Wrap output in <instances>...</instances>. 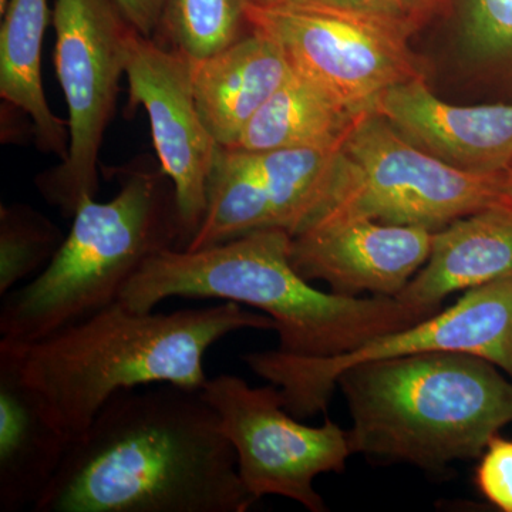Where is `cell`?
I'll list each match as a JSON object with an SVG mask.
<instances>
[{
    "label": "cell",
    "instance_id": "d4e9b609",
    "mask_svg": "<svg viewBox=\"0 0 512 512\" xmlns=\"http://www.w3.org/2000/svg\"><path fill=\"white\" fill-rule=\"evenodd\" d=\"M127 22L143 36L154 37L164 0H113Z\"/></svg>",
    "mask_w": 512,
    "mask_h": 512
},
{
    "label": "cell",
    "instance_id": "2e32d148",
    "mask_svg": "<svg viewBox=\"0 0 512 512\" xmlns=\"http://www.w3.org/2000/svg\"><path fill=\"white\" fill-rule=\"evenodd\" d=\"M69 444L36 390L0 353V511L33 507L62 466Z\"/></svg>",
    "mask_w": 512,
    "mask_h": 512
},
{
    "label": "cell",
    "instance_id": "52a82bcc",
    "mask_svg": "<svg viewBox=\"0 0 512 512\" xmlns=\"http://www.w3.org/2000/svg\"><path fill=\"white\" fill-rule=\"evenodd\" d=\"M247 19L284 49L293 69L356 116L376 110L393 87L427 79L413 33L399 23L322 0L248 2Z\"/></svg>",
    "mask_w": 512,
    "mask_h": 512
},
{
    "label": "cell",
    "instance_id": "4316f807",
    "mask_svg": "<svg viewBox=\"0 0 512 512\" xmlns=\"http://www.w3.org/2000/svg\"><path fill=\"white\" fill-rule=\"evenodd\" d=\"M6 5H8V0H0V15L5 12Z\"/></svg>",
    "mask_w": 512,
    "mask_h": 512
},
{
    "label": "cell",
    "instance_id": "8fae6325",
    "mask_svg": "<svg viewBox=\"0 0 512 512\" xmlns=\"http://www.w3.org/2000/svg\"><path fill=\"white\" fill-rule=\"evenodd\" d=\"M126 77L130 100L146 110L161 171L173 185L185 249L204 220L220 146L198 111L190 60L136 30L128 42Z\"/></svg>",
    "mask_w": 512,
    "mask_h": 512
},
{
    "label": "cell",
    "instance_id": "83f0119b",
    "mask_svg": "<svg viewBox=\"0 0 512 512\" xmlns=\"http://www.w3.org/2000/svg\"><path fill=\"white\" fill-rule=\"evenodd\" d=\"M251 2H256V3H269V2H276V0H251Z\"/></svg>",
    "mask_w": 512,
    "mask_h": 512
},
{
    "label": "cell",
    "instance_id": "ffe728a7",
    "mask_svg": "<svg viewBox=\"0 0 512 512\" xmlns=\"http://www.w3.org/2000/svg\"><path fill=\"white\" fill-rule=\"evenodd\" d=\"M340 148L249 151L271 202L274 228L293 237L322 210Z\"/></svg>",
    "mask_w": 512,
    "mask_h": 512
},
{
    "label": "cell",
    "instance_id": "e0dca14e",
    "mask_svg": "<svg viewBox=\"0 0 512 512\" xmlns=\"http://www.w3.org/2000/svg\"><path fill=\"white\" fill-rule=\"evenodd\" d=\"M49 0H8L0 28V97L32 121L37 147L63 163L69 154V123L57 119L42 80Z\"/></svg>",
    "mask_w": 512,
    "mask_h": 512
},
{
    "label": "cell",
    "instance_id": "9c48e42d",
    "mask_svg": "<svg viewBox=\"0 0 512 512\" xmlns=\"http://www.w3.org/2000/svg\"><path fill=\"white\" fill-rule=\"evenodd\" d=\"M430 352L470 353L490 360L512 380V274L464 292L453 306L332 359H291L274 350L249 353V369L278 387L296 419L326 413L338 377L372 360Z\"/></svg>",
    "mask_w": 512,
    "mask_h": 512
},
{
    "label": "cell",
    "instance_id": "484cf974",
    "mask_svg": "<svg viewBox=\"0 0 512 512\" xmlns=\"http://www.w3.org/2000/svg\"><path fill=\"white\" fill-rule=\"evenodd\" d=\"M505 191H507V200L512 207V167L507 171V181H505Z\"/></svg>",
    "mask_w": 512,
    "mask_h": 512
},
{
    "label": "cell",
    "instance_id": "8992f818",
    "mask_svg": "<svg viewBox=\"0 0 512 512\" xmlns=\"http://www.w3.org/2000/svg\"><path fill=\"white\" fill-rule=\"evenodd\" d=\"M505 181L507 173H470L446 163L376 110L367 111L340 148L328 200L316 217L342 212L436 232L474 212L510 205Z\"/></svg>",
    "mask_w": 512,
    "mask_h": 512
},
{
    "label": "cell",
    "instance_id": "30bf717a",
    "mask_svg": "<svg viewBox=\"0 0 512 512\" xmlns=\"http://www.w3.org/2000/svg\"><path fill=\"white\" fill-rule=\"evenodd\" d=\"M201 392L220 417L237 454L239 478L255 501L278 495L311 512L328 511L315 480L346 470L353 456L348 430L329 417L319 427L301 423L285 409L274 384L252 387L239 376L220 375Z\"/></svg>",
    "mask_w": 512,
    "mask_h": 512
},
{
    "label": "cell",
    "instance_id": "44dd1931",
    "mask_svg": "<svg viewBox=\"0 0 512 512\" xmlns=\"http://www.w3.org/2000/svg\"><path fill=\"white\" fill-rule=\"evenodd\" d=\"M251 0H164L158 42L190 62H200L234 45L249 32Z\"/></svg>",
    "mask_w": 512,
    "mask_h": 512
},
{
    "label": "cell",
    "instance_id": "7402d4cb",
    "mask_svg": "<svg viewBox=\"0 0 512 512\" xmlns=\"http://www.w3.org/2000/svg\"><path fill=\"white\" fill-rule=\"evenodd\" d=\"M66 235L42 212L26 204L0 208V296L45 269Z\"/></svg>",
    "mask_w": 512,
    "mask_h": 512
},
{
    "label": "cell",
    "instance_id": "277c9868",
    "mask_svg": "<svg viewBox=\"0 0 512 512\" xmlns=\"http://www.w3.org/2000/svg\"><path fill=\"white\" fill-rule=\"evenodd\" d=\"M353 454L441 473L478 460L512 423V380L484 357L430 352L359 363L338 377Z\"/></svg>",
    "mask_w": 512,
    "mask_h": 512
},
{
    "label": "cell",
    "instance_id": "4fadbf2b",
    "mask_svg": "<svg viewBox=\"0 0 512 512\" xmlns=\"http://www.w3.org/2000/svg\"><path fill=\"white\" fill-rule=\"evenodd\" d=\"M376 111L414 144L461 170L503 174L512 167V103H447L427 79H417L384 93Z\"/></svg>",
    "mask_w": 512,
    "mask_h": 512
},
{
    "label": "cell",
    "instance_id": "d6986e66",
    "mask_svg": "<svg viewBox=\"0 0 512 512\" xmlns=\"http://www.w3.org/2000/svg\"><path fill=\"white\" fill-rule=\"evenodd\" d=\"M440 16L468 82L512 103V0H439L431 20Z\"/></svg>",
    "mask_w": 512,
    "mask_h": 512
},
{
    "label": "cell",
    "instance_id": "9a60e30c",
    "mask_svg": "<svg viewBox=\"0 0 512 512\" xmlns=\"http://www.w3.org/2000/svg\"><path fill=\"white\" fill-rule=\"evenodd\" d=\"M512 274V207L495 205L433 232L429 259L396 298L441 311L447 296Z\"/></svg>",
    "mask_w": 512,
    "mask_h": 512
},
{
    "label": "cell",
    "instance_id": "6da1fadb",
    "mask_svg": "<svg viewBox=\"0 0 512 512\" xmlns=\"http://www.w3.org/2000/svg\"><path fill=\"white\" fill-rule=\"evenodd\" d=\"M256 503L201 390H121L67 448L36 512H245Z\"/></svg>",
    "mask_w": 512,
    "mask_h": 512
},
{
    "label": "cell",
    "instance_id": "5bb4252c",
    "mask_svg": "<svg viewBox=\"0 0 512 512\" xmlns=\"http://www.w3.org/2000/svg\"><path fill=\"white\" fill-rule=\"evenodd\" d=\"M291 70L284 49L255 29L217 55L191 62L198 111L218 146L237 143Z\"/></svg>",
    "mask_w": 512,
    "mask_h": 512
},
{
    "label": "cell",
    "instance_id": "ba28073f",
    "mask_svg": "<svg viewBox=\"0 0 512 512\" xmlns=\"http://www.w3.org/2000/svg\"><path fill=\"white\" fill-rule=\"evenodd\" d=\"M56 76L69 110V154L40 175L37 187L50 204L73 217L99 191V157L113 119L127 50L136 29L113 0H56Z\"/></svg>",
    "mask_w": 512,
    "mask_h": 512
},
{
    "label": "cell",
    "instance_id": "ac0fdd59",
    "mask_svg": "<svg viewBox=\"0 0 512 512\" xmlns=\"http://www.w3.org/2000/svg\"><path fill=\"white\" fill-rule=\"evenodd\" d=\"M357 117L292 67L285 82L252 117L231 148L261 153L282 148L342 147Z\"/></svg>",
    "mask_w": 512,
    "mask_h": 512
},
{
    "label": "cell",
    "instance_id": "cb8c5ba5",
    "mask_svg": "<svg viewBox=\"0 0 512 512\" xmlns=\"http://www.w3.org/2000/svg\"><path fill=\"white\" fill-rule=\"evenodd\" d=\"M322 2L345 6V8L399 23L414 35L433 18L439 0H322Z\"/></svg>",
    "mask_w": 512,
    "mask_h": 512
},
{
    "label": "cell",
    "instance_id": "3957f363",
    "mask_svg": "<svg viewBox=\"0 0 512 512\" xmlns=\"http://www.w3.org/2000/svg\"><path fill=\"white\" fill-rule=\"evenodd\" d=\"M174 296L235 302L271 316L279 338L274 352L291 359L348 355L437 313L392 296L318 291L293 268L291 235L281 228L198 251L164 249L128 281L119 301L131 311L151 312Z\"/></svg>",
    "mask_w": 512,
    "mask_h": 512
},
{
    "label": "cell",
    "instance_id": "7c38bea8",
    "mask_svg": "<svg viewBox=\"0 0 512 512\" xmlns=\"http://www.w3.org/2000/svg\"><path fill=\"white\" fill-rule=\"evenodd\" d=\"M433 232L325 212L291 237L293 268L345 296L396 298L429 259Z\"/></svg>",
    "mask_w": 512,
    "mask_h": 512
},
{
    "label": "cell",
    "instance_id": "7a4b0ae2",
    "mask_svg": "<svg viewBox=\"0 0 512 512\" xmlns=\"http://www.w3.org/2000/svg\"><path fill=\"white\" fill-rule=\"evenodd\" d=\"M248 329L275 330V322L235 302L157 313L131 311L117 301L46 338L0 339V353L12 359L72 443L121 390L151 383L202 390L208 350Z\"/></svg>",
    "mask_w": 512,
    "mask_h": 512
},
{
    "label": "cell",
    "instance_id": "603a6c76",
    "mask_svg": "<svg viewBox=\"0 0 512 512\" xmlns=\"http://www.w3.org/2000/svg\"><path fill=\"white\" fill-rule=\"evenodd\" d=\"M474 484L497 510L512 512V439L495 434L478 458Z\"/></svg>",
    "mask_w": 512,
    "mask_h": 512
},
{
    "label": "cell",
    "instance_id": "5b68a950",
    "mask_svg": "<svg viewBox=\"0 0 512 512\" xmlns=\"http://www.w3.org/2000/svg\"><path fill=\"white\" fill-rule=\"evenodd\" d=\"M146 165L123 178L113 200L86 198L50 264L3 296L0 339L33 342L119 301L151 256L183 248L173 185Z\"/></svg>",
    "mask_w": 512,
    "mask_h": 512
}]
</instances>
